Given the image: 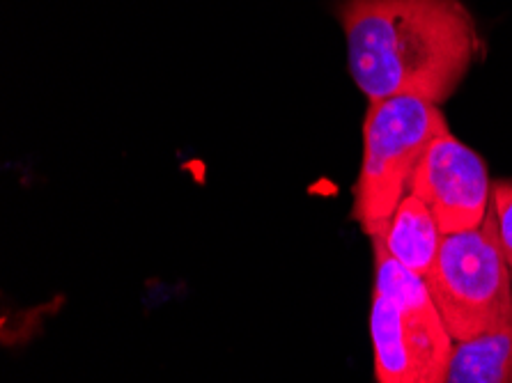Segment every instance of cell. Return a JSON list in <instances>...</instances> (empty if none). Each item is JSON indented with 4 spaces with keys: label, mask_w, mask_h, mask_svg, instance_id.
<instances>
[{
    "label": "cell",
    "mask_w": 512,
    "mask_h": 383,
    "mask_svg": "<svg viewBox=\"0 0 512 383\" xmlns=\"http://www.w3.org/2000/svg\"><path fill=\"white\" fill-rule=\"evenodd\" d=\"M448 383H512V319L476 338L455 342Z\"/></svg>",
    "instance_id": "obj_7"
},
{
    "label": "cell",
    "mask_w": 512,
    "mask_h": 383,
    "mask_svg": "<svg viewBox=\"0 0 512 383\" xmlns=\"http://www.w3.org/2000/svg\"><path fill=\"white\" fill-rule=\"evenodd\" d=\"M349 72L368 101L416 97L441 106L483 39L462 0H343Z\"/></svg>",
    "instance_id": "obj_1"
},
{
    "label": "cell",
    "mask_w": 512,
    "mask_h": 383,
    "mask_svg": "<svg viewBox=\"0 0 512 383\" xmlns=\"http://www.w3.org/2000/svg\"><path fill=\"white\" fill-rule=\"evenodd\" d=\"M407 193L432 211L441 232L451 234L483 225L492 182L483 156L446 131L425 150Z\"/></svg>",
    "instance_id": "obj_5"
},
{
    "label": "cell",
    "mask_w": 512,
    "mask_h": 383,
    "mask_svg": "<svg viewBox=\"0 0 512 383\" xmlns=\"http://www.w3.org/2000/svg\"><path fill=\"white\" fill-rule=\"evenodd\" d=\"M490 211L494 216L496 234H499L503 255H506L512 271V179H499V182H492Z\"/></svg>",
    "instance_id": "obj_8"
},
{
    "label": "cell",
    "mask_w": 512,
    "mask_h": 383,
    "mask_svg": "<svg viewBox=\"0 0 512 383\" xmlns=\"http://www.w3.org/2000/svg\"><path fill=\"white\" fill-rule=\"evenodd\" d=\"M441 237L444 232L432 211L416 195L407 193L398 209L393 211L386 228L377 237H372V244L382 246L393 260H398L402 267L425 280L437 260Z\"/></svg>",
    "instance_id": "obj_6"
},
{
    "label": "cell",
    "mask_w": 512,
    "mask_h": 383,
    "mask_svg": "<svg viewBox=\"0 0 512 383\" xmlns=\"http://www.w3.org/2000/svg\"><path fill=\"white\" fill-rule=\"evenodd\" d=\"M425 285L455 342L471 340L510 322L512 271L492 211H487L478 228L441 237Z\"/></svg>",
    "instance_id": "obj_4"
},
{
    "label": "cell",
    "mask_w": 512,
    "mask_h": 383,
    "mask_svg": "<svg viewBox=\"0 0 512 383\" xmlns=\"http://www.w3.org/2000/svg\"><path fill=\"white\" fill-rule=\"evenodd\" d=\"M370 340L377 383H448L455 340L421 276L379 244Z\"/></svg>",
    "instance_id": "obj_2"
},
{
    "label": "cell",
    "mask_w": 512,
    "mask_h": 383,
    "mask_svg": "<svg viewBox=\"0 0 512 383\" xmlns=\"http://www.w3.org/2000/svg\"><path fill=\"white\" fill-rule=\"evenodd\" d=\"M448 122L441 108L416 97L368 101L363 117V156L354 186L352 216L368 237L386 228L407 195L409 179L423 154Z\"/></svg>",
    "instance_id": "obj_3"
}]
</instances>
